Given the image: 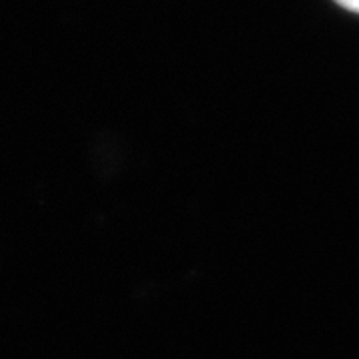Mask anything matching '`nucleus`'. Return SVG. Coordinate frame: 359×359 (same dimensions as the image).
Segmentation results:
<instances>
[{
  "label": "nucleus",
  "mask_w": 359,
  "mask_h": 359,
  "mask_svg": "<svg viewBox=\"0 0 359 359\" xmlns=\"http://www.w3.org/2000/svg\"><path fill=\"white\" fill-rule=\"evenodd\" d=\"M335 2H337V4H341V6L347 8V11L359 14V0H335Z\"/></svg>",
  "instance_id": "f257e3e1"
}]
</instances>
